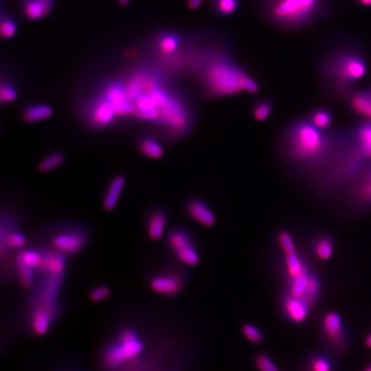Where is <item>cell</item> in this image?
I'll return each mask as SVG.
<instances>
[{
  "mask_svg": "<svg viewBox=\"0 0 371 371\" xmlns=\"http://www.w3.org/2000/svg\"><path fill=\"white\" fill-rule=\"evenodd\" d=\"M320 291H321V283L320 279L316 275H311L309 279V285H307V296L305 300L311 304L315 302L316 299L319 297Z\"/></svg>",
  "mask_w": 371,
  "mask_h": 371,
  "instance_id": "34",
  "label": "cell"
},
{
  "mask_svg": "<svg viewBox=\"0 0 371 371\" xmlns=\"http://www.w3.org/2000/svg\"><path fill=\"white\" fill-rule=\"evenodd\" d=\"M178 258L188 265H195L199 262V255L192 243L175 251Z\"/></svg>",
  "mask_w": 371,
  "mask_h": 371,
  "instance_id": "30",
  "label": "cell"
},
{
  "mask_svg": "<svg viewBox=\"0 0 371 371\" xmlns=\"http://www.w3.org/2000/svg\"><path fill=\"white\" fill-rule=\"evenodd\" d=\"M40 270L44 271V273H51V275H62L65 269V258L64 256L60 254H49V255H44L42 265H40Z\"/></svg>",
  "mask_w": 371,
  "mask_h": 371,
  "instance_id": "16",
  "label": "cell"
},
{
  "mask_svg": "<svg viewBox=\"0 0 371 371\" xmlns=\"http://www.w3.org/2000/svg\"><path fill=\"white\" fill-rule=\"evenodd\" d=\"M311 120L317 128L324 130V129L329 128L330 125L332 124V114L326 109L315 110L311 114Z\"/></svg>",
  "mask_w": 371,
  "mask_h": 371,
  "instance_id": "26",
  "label": "cell"
},
{
  "mask_svg": "<svg viewBox=\"0 0 371 371\" xmlns=\"http://www.w3.org/2000/svg\"><path fill=\"white\" fill-rule=\"evenodd\" d=\"M364 6H371V0H356Z\"/></svg>",
  "mask_w": 371,
  "mask_h": 371,
  "instance_id": "44",
  "label": "cell"
},
{
  "mask_svg": "<svg viewBox=\"0 0 371 371\" xmlns=\"http://www.w3.org/2000/svg\"><path fill=\"white\" fill-rule=\"evenodd\" d=\"M86 237L80 232H67L55 236L53 245L62 253L74 254L84 247Z\"/></svg>",
  "mask_w": 371,
  "mask_h": 371,
  "instance_id": "8",
  "label": "cell"
},
{
  "mask_svg": "<svg viewBox=\"0 0 371 371\" xmlns=\"http://www.w3.org/2000/svg\"><path fill=\"white\" fill-rule=\"evenodd\" d=\"M42 259H44V255H42L40 252L33 249L22 250L19 253L18 258H17V260L22 261V262L26 263L29 266L37 269L42 265Z\"/></svg>",
  "mask_w": 371,
  "mask_h": 371,
  "instance_id": "28",
  "label": "cell"
},
{
  "mask_svg": "<svg viewBox=\"0 0 371 371\" xmlns=\"http://www.w3.org/2000/svg\"><path fill=\"white\" fill-rule=\"evenodd\" d=\"M360 196L366 202H371V173L360 189Z\"/></svg>",
  "mask_w": 371,
  "mask_h": 371,
  "instance_id": "41",
  "label": "cell"
},
{
  "mask_svg": "<svg viewBox=\"0 0 371 371\" xmlns=\"http://www.w3.org/2000/svg\"><path fill=\"white\" fill-rule=\"evenodd\" d=\"M139 150L145 156L152 159H159L164 154L161 144L152 137H145L139 141Z\"/></svg>",
  "mask_w": 371,
  "mask_h": 371,
  "instance_id": "21",
  "label": "cell"
},
{
  "mask_svg": "<svg viewBox=\"0 0 371 371\" xmlns=\"http://www.w3.org/2000/svg\"><path fill=\"white\" fill-rule=\"evenodd\" d=\"M6 243L12 249H20L26 243V237L19 231H12L6 236Z\"/></svg>",
  "mask_w": 371,
  "mask_h": 371,
  "instance_id": "36",
  "label": "cell"
},
{
  "mask_svg": "<svg viewBox=\"0 0 371 371\" xmlns=\"http://www.w3.org/2000/svg\"><path fill=\"white\" fill-rule=\"evenodd\" d=\"M17 268H18L19 279L23 287H31L35 279V268L20 260H17Z\"/></svg>",
  "mask_w": 371,
  "mask_h": 371,
  "instance_id": "29",
  "label": "cell"
},
{
  "mask_svg": "<svg viewBox=\"0 0 371 371\" xmlns=\"http://www.w3.org/2000/svg\"><path fill=\"white\" fill-rule=\"evenodd\" d=\"M53 316H54L53 311L42 307V305H40L33 311V318H31V326H33V329L35 334L42 336V335L48 334L51 323H52Z\"/></svg>",
  "mask_w": 371,
  "mask_h": 371,
  "instance_id": "13",
  "label": "cell"
},
{
  "mask_svg": "<svg viewBox=\"0 0 371 371\" xmlns=\"http://www.w3.org/2000/svg\"><path fill=\"white\" fill-rule=\"evenodd\" d=\"M52 114L51 105L46 103H31L23 109L22 119L26 123H37L50 118Z\"/></svg>",
  "mask_w": 371,
  "mask_h": 371,
  "instance_id": "14",
  "label": "cell"
},
{
  "mask_svg": "<svg viewBox=\"0 0 371 371\" xmlns=\"http://www.w3.org/2000/svg\"><path fill=\"white\" fill-rule=\"evenodd\" d=\"M203 0H187V6L190 10H197L202 3Z\"/></svg>",
  "mask_w": 371,
  "mask_h": 371,
  "instance_id": "43",
  "label": "cell"
},
{
  "mask_svg": "<svg viewBox=\"0 0 371 371\" xmlns=\"http://www.w3.org/2000/svg\"><path fill=\"white\" fill-rule=\"evenodd\" d=\"M271 112H273V105L269 101H260L254 105L253 107V116L257 121L266 120L269 116H270Z\"/></svg>",
  "mask_w": 371,
  "mask_h": 371,
  "instance_id": "33",
  "label": "cell"
},
{
  "mask_svg": "<svg viewBox=\"0 0 371 371\" xmlns=\"http://www.w3.org/2000/svg\"><path fill=\"white\" fill-rule=\"evenodd\" d=\"M247 73L231 59L229 50L223 44L216 42L207 60L197 74L201 91L207 97L232 96L243 91L241 80Z\"/></svg>",
  "mask_w": 371,
  "mask_h": 371,
  "instance_id": "2",
  "label": "cell"
},
{
  "mask_svg": "<svg viewBox=\"0 0 371 371\" xmlns=\"http://www.w3.org/2000/svg\"><path fill=\"white\" fill-rule=\"evenodd\" d=\"M55 4L56 0H18L21 15L28 21H40L50 16Z\"/></svg>",
  "mask_w": 371,
  "mask_h": 371,
  "instance_id": "7",
  "label": "cell"
},
{
  "mask_svg": "<svg viewBox=\"0 0 371 371\" xmlns=\"http://www.w3.org/2000/svg\"><path fill=\"white\" fill-rule=\"evenodd\" d=\"M118 2L120 6H125L130 2V0H118Z\"/></svg>",
  "mask_w": 371,
  "mask_h": 371,
  "instance_id": "45",
  "label": "cell"
},
{
  "mask_svg": "<svg viewBox=\"0 0 371 371\" xmlns=\"http://www.w3.org/2000/svg\"><path fill=\"white\" fill-rule=\"evenodd\" d=\"M364 371H371V364H370V366H368V368H366V370H364Z\"/></svg>",
  "mask_w": 371,
  "mask_h": 371,
  "instance_id": "47",
  "label": "cell"
},
{
  "mask_svg": "<svg viewBox=\"0 0 371 371\" xmlns=\"http://www.w3.org/2000/svg\"><path fill=\"white\" fill-rule=\"evenodd\" d=\"M319 0H268V12L273 22L288 28L304 26L313 20Z\"/></svg>",
  "mask_w": 371,
  "mask_h": 371,
  "instance_id": "5",
  "label": "cell"
},
{
  "mask_svg": "<svg viewBox=\"0 0 371 371\" xmlns=\"http://www.w3.org/2000/svg\"><path fill=\"white\" fill-rule=\"evenodd\" d=\"M256 364L260 371H279L273 360L266 355H260L256 360Z\"/></svg>",
  "mask_w": 371,
  "mask_h": 371,
  "instance_id": "38",
  "label": "cell"
},
{
  "mask_svg": "<svg viewBox=\"0 0 371 371\" xmlns=\"http://www.w3.org/2000/svg\"><path fill=\"white\" fill-rule=\"evenodd\" d=\"M334 241L328 236L319 237L313 245L316 256L321 260L330 259L334 254Z\"/></svg>",
  "mask_w": 371,
  "mask_h": 371,
  "instance_id": "24",
  "label": "cell"
},
{
  "mask_svg": "<svg viewBox=\"0 0 371 371\" xmlns=\"http://www.w3.org/2000/svg\"><path fill=\"white\" fill-rule=\"evenodd\" d=\"M326 137L313 123L299 121L290 128L291 154L300 160H313L321 157L326 148Z\"/></svg>",
  "mask_w": 371,
  "mask_h": 371,
  "instance_id": "6",
  "label": "cell"
},
{
  "mask_svg": "<svg viewBox=\"0 0 371 371\" xmlns=\"http://www.w3.org/2000/svg\"><path fill=\"white\" fill-rule=\"evenodd\" d=\"M279 243L285 255L296 253L295 243L289 233L283 231L279 234Z\"/></svg>",
  "mask_w": 371,
  "mask_h": 371,
  "instance_id": "35",
  "label": "cell"
},
{
  "mask_svg": "<svg viewBox=\"0 0 371 371\" xmlns=\"http://www.w3.org/2000/svg\"><path fill=\"white\" fill-rule=\"evenodd\" d=\"M360 146L363 154L371 159V124H365L358 130Z\"/></svg>",
  "mask_w": 371,
  "mask_h": 371,
  "instance_id": "31",
  "label": "cell"
},
{
  "mask_svg": "<svg viewBox=\"0 0 371 371\" xmlns=\"http://www.w3.org/2000/svg\"><path fill=\"white\" fill-rule=\"evenodd\" d=\"M323 327L325 334L335 345H341L343 341V325L338 313H328L324 317Z\"/></svg>",
  "mask_w": 371,
  "mask_h": 371,
  "instance_id": "11",
  "label": "cell"
},
{
  "mask_svg": "<svg viewBox=\"0 0 371 371\" xmlns=\"http://www.w3.org/2000/svg\"><path fill=\"white\" fill-rule=\"evenodd\" d=\"M63 162H64V155L62 153H52L38 164V171H42V173H48V171L60 166Z\"/></svg>",
  "mask_w": 371,
  "mask_h": 371,
  "instance_id": "27",
  "label": "cell"
},
{
  "mask_svg": "<svg viewBox=\"0 0 371 371\" xmlns=\"http://www.w3.org/2000/svg\"><path fill=\"white\" fill-rule=\"evenodd\" d=\"M18 98V89L14 80L2 74L1 82H0V101L2 103H12Z\"/></svg>",
  "mask_w": 371,
  "mask_h": 371,
  "instance_id": "18",
  "label": "cell"
},
{
  "mask_svg": "<svg viewBox=\"0 0 371 371\" xmlns=\"http://www.w3.org/2000/svg\"><path fill=\"white\" fill-rule=\"evenodd\" d=\"M243 334L245 335V338L251 341V343H259L262 341V334H261L259 328L251 325V324H247V325L243 326Z\"/></svg>",
  "mask_w": 371,
  "mask_h": 371,
  "instance_id": "37",
  "label": "cell"
},
{
  "mask_svg": "<svg viewBox=\"0 0 371 371\" xmlns=\"http://www.w3.org/2000/svg\"><path fill=\"white\" fill-rule=\"evenodd\" d=\"M366 345L371 349V334L366 337Z\"/></svg>",
  "mask_w": 371,
  "mask_h": 371,
  "instance_id": "46",
  "label": "cell"
},
{
  "mask_svg": "<svg viewBox=\"0 0 371 371\" xmlns=\"http://www.w3.org/2000/svg\"><path fill=\"white\" fill-rule=\"evenodd\" d=\"M167 217L163 212H157L150 217L148 222V231L150 239L158 241L162 237L166 227Z\"/></svg>",
  "mask_w": 371,
  "mask_h": 371,
  "instance_id": "20",
  "label": "cell"
},
{
  "mask_svg": "<svg viewBox=\"0 0 371 371\" xmlns=\"http://www.w3.org/2000/svg\"><path fill=\"white\" fill-rule=\"evenodd\" d=\"M311 370L313 371H331V366L329 362L324 358H317L311 363Z\"/></svg>",
  "mask_w": 371,
  "mask_h": 371,
  "instance_id": "42",
  "label": "cell"
},
{
  "mask_svg": "<svg viewBox=\"0 0 371 371\" xmlns=\"http://www.w3.org/2000/svg\"><path fill=\"white\" fill-rule=\"evenodd\" d=\"M366 69L368 65L361 54L355 51H340L328 59L323 67V74L335 91L345 92L365 76Z\"/></svg>",
  "mask_w": 371,
  "mask_h": 371,
  "instance_id": "3",
  "label": "cell"
},
{
  "mask_svg": "<svg viewBox=\"0 0 371 371\" xmlns=\"http://www.w3.org/2000/svg\"><path fill=\"white\" fill-rule=\"evenodd\" d=\"M241 88L245 92L256 93L258 89H259V86H258V83L255 80H253L251 76L245 74L243 76V80H241Z\"/></svg>",
  "mask_w": 371,
  "mask_h": 371,
  "instance_id": "40",
  "label": "cell"
},
{
  "mask_svg": "<svg viewBox=\"0 0 371 371\" xmlns=\"http://www.w3.org/2000/svg\"><path fill=\"white\" fill-rule=\"evenodd\" d=\"M189 214L191 217L203 226H214L216 223V217L212 209L200 200L191 201L188 207Z\"/></svg>",
  "mask_w": 371,
  "mask_h": 371,
  "instance_id": "12",
  "label": "cell"
},
{
  "mask_svg": "<svg viewBox=\"0 0 371 371\" xmlns=\"http://www.w3.org/2000/svg\"><path fill=\"white\" fill-rule=\"evenodd\" d=\"M111 294V290L107 286H99V287L95 288L90 294L91 300L94 302H99V301L105 300Z\"/></svg>",
  "mask_w": 371,
  "mask_h": 371,
  "instance_id": "39",
  "label": "cell"
},
{
  "mask_svg": "<svg viewBox=\"0 0 371 371\" xmlns=\"http://www.w3.org/2000/svg\"><path fill=\"white\" fill-rule=\"evenodd\" d=\"M145 343L139 334L131 328L122 330L116 340L109 343L101 354L103 368L114 371L132 363L143 354Z\"/></svg>",
  "mask_w": 371,
  "mask_h": 371,
  "instance_id": "4",
  "label": "cell"
},
{
  "mask_svg": "<svg viewBox=\"0 0 371 371\" xmlns=\"http://www.w3.org/2000/svg\"><path fill=\"white\" fill-rule=\"evenodd\" d=\"M351 105L357 114L371 118V90L356 93L352 97Z\"/></svg>",
  "mask_w": 371,
  "mask_h": 371,
  "instance_id": "17",
  "label": "cell"
},
{
  "mask_svg": "<svg viewBox=\"0 0 371 371\" xmlns=\"http://www.w3.org/2000/svg\"><path fill=\"white\" fill-rule=\"evenodd\" d=\"M169 243L171 249L175 252L185 247V245H189V243H192V241L189 239L188 234L186 232L178 230L171 233L169 237Z\"/></svg>",
  "mask_w": 371,
  "mask_h": 371,
  "instance_id": "32",
  "label": "cell"
},
{
  "mask_svg": "<svg viewBox=\"0 0 371 371\" xmlns=\"http://www.w3.org/2000/svg\"><path fill=\"white\" fill-rule=\"evenodd\" d=\"M125 187V179L121 175L112 180L111 185L107 189V194L103 199V207L107 211H112L118 205L119 198L122 194L123 189Z\"/></svg>",
  "mask_w": 371,
  "mask_h": 371,
  "instance_id": "15",
  "label": "cell"
},
{
  "mask_svg": "<svg viewBox=\"0 0 371 371\" xmlns=\"http://www.w3.org/2000/svg\"><path fill=\"white\" fill-rule=\"evenodd\" d=\"M76 91L80 116L95 129L125 118L173 128L190 109L175 78L139 56L91 74Z\"/></svg>",
  "mask_w": 371,
  "mask_h": 371,
  "instance_id": "1",
  "label": "cell"
},
{
  "mask_svg": "<svg viewBox=\"0 0 371 371\" xmlns=\"http://www.w3.org/2000/svg\"><path fill=\"white\" fill-rule=\"evenodd\" d=\"M283 304L286 315L295 323H301L309 316L311 304L303 299L296 298L288 294L284 299Z\"/></svg>",
  "mask_w": 371,
  "mask_h": 371,
  "instance_id": "9",
  "label": "cell"
},
{
  "mask_svg": "<svg viewBox=\"0 0 371 371\" xmlns=\"http://www.w3.org/2000/svg\"><path fill=\"white\" fill-rule=\"evenodd\" d=\"M285 264L286 270H287L290 279H294V277H297L307 271L304 262L297 253L286 255Z\"/></svg>",
  "mask_w": 371,
  "mask_h": 371,
  "instance_id": "23",
  "label": "cell"
},
{
  "mask_svg": "<svg viewBox=\"0 0 371 371\" xmlns=\"http://www.w3.org/2000/svg\"><path fill=\"white\" fill-rule=\"evenodd\" d=\"M1 20H0V33H1L2 40H10L15 37L18 31V24H17L16 18L10 14V12L2 8Z\"/></svg>",
  "mask_w": 371,
  "mask_h": 371,
  "instance_id": "19",
  "label": "cell"
},
{
  "mask_svg": "<svg viewBox=\"0 0 371 371\" xmlns=\"http://www.w3.org/2000/svg\"><path fill=\"white\" fill-rule=\"evenodd\" d=\"M211 6L216 14L228 17L236 12L239 0H211Z\"/></svg>",
  "mask_w": 371,
  "mask_h": 371,
  "instance_id": "25",
  "label": "cell"
},
{
  "mask_svg": "<svg viewBox=\"0 0 371 371\" xmlns=\"http://www.w3.org/2000/svg\"><path fill=\"white\" fill-rule=\"evenodd\" d=\"M309 277H311V273H309V271H307V273H302V275L290 279L289 295L305 300Z\"/></svg>",
  "mask_w": 371,
  "mask_h": 371,
  "instance_id": "22",
  "label": "cell"
},
{
  "mask_svg": "<svg viewBox=\"0 0 371 371\" xmlns=\"http://www.w3.org/2000/svg\"><path fill=\"white\" fill-rule=\"evenodd\" d=\"M150 288L157 293L173 296L181 290V282L173 275H159L152 279Z\"/></svg>",
  "mask_w": 371,
  "mask_h": 371,
  "instance_id": "10",
  "label": "cell"
}]
</instances>
